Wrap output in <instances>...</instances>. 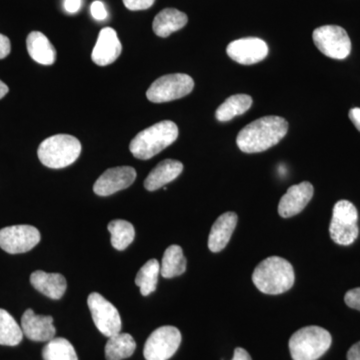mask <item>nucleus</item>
<instances>
[{
	"label": "nucleus",
	"mask_w": 360,
	"mask_h": 360,
	"mask_svg": "<svg viewBox=\"0 0 360 360\" xmlns=\"http://www.w3.org/2000/svg\"><path fill=\"white\" fill-rule=\"evenodd\" d=\"M136 179V172L131 167L110 168L99 176L94 186V191L99 196H108L129 188Z\"/></svg>",
	"instance_id": "13"
},
{
	"label": "nucleus",
	"mask_w": 360,
	"mask_h": 360,
	"mask_svg": "<svg viewBox=\"0 0 360 360\" xmlns=\"http://www.w3.org/2000/svg\"><path fill=\"white\" fill-rule=\"evenodd\" d=\"M184 170V165L179 160H165L161 161L146 177L144 187L148 191H155L165 187L172 180L177 179Z\"/></svg>",
	"instance_id": "19"
},
{
	"label": "nucleus",
	"mask_w": 360,
	"mask_h": 360,
	"mask_svg": "<svg viewBox=\"0 0 360 360\" xmlns=\"http://www.w3.org/2000/svg\"><path fill=\"white\" fill-rule=\"evenodd\" d=\"M252 98L248 94H236L229 97L215 112V117L220 122H229L236 116L243 115L250 110Z\"/></svg>",
	"instance_id": "24"
},
{
	"label": "nucleus",
	"mask_w": 360,
	"mask_h": 360,
	"mask_svg": "<svg viewBox=\"0 0 360 360\" xmlns=\"http://www.w3.org/2000/svg\"><path fill=\"white\" fill-rule=\"evenodd\" d=\"M21 329L23 335L32 341L49 342L56 338V329L52 316L35 314L30 309L25 310L21 317Z\"/></svg>",
	"instance_id": "15"
},
{
	"label": "nucleus",
	"mask_w": 360,
	"mask_h": 360,
	"mask_svg": "<svg viewBox=\"0 0 360 360\" xmlns=\"http://www.w3.org/2000/svg\"><path fill=\"white\" fill-rule=\"evenodd\" d=\"M90 11H91V15L94 16V20L103 21L108 18L105 6H104L103 2L99 1V0H96L91 4Z\"/></svg>",
	"instance_id": "31"
},
{
	"label": "nucleus",
	"mask_w": 360,
	"mask_h": 360,
	"mask_svg": "<svg viewBox=\"0 0 360 360\" xmlns=\"http://www.w3.org/2000/svg\"><path fill=\"white\" fill-rule=\"evenodd\" d=\"M188 18L186 13L175 8H165L155 16L153 32L160 37H168L172 33L181 30L186 25Z\"/></svg>",
	"instance_id": "21"
},
{
	"label": "nucleus",
	"mask_w": 360,
	"mask_h": 360,
	"mask_svg": "<svg viewBox=\"0 0 360 360\" xmlns=\"http://www.w3.org/2000/svg\"><path fill=\"white\" fill-rule=\"evenodd\" d=\"M186 270V259L179 245L168 246L160 264V274L165 278L181 276Z\"/></svg>",
	"instance_id": "23"
},
{
	"label": "nucleus",
	"mask_w": 360,
	"mask_h": 360,
	"mask_svg": "<svg viewBox=\"0 0 360 360\" xmlns=\"http://www.w3.org/2000/svg\"><path fill=\"white\" fill-rule=\"evenodd\" d=\"M232 360H252L250 354L243 348L238 347L234 350V356Z\"/></svg>",
	"instance_id": "36"
},
{
	"label": "nucleus",
	"mask_w": 360,
	"mask_h": 360,
	"mask_svg": "<svg viewBox=\"0 0 360 360\" xmlns=\"http://www.w3.org/2000/svg\"><path fill=\"white\" fill-rule=\"evenodd\" d=\"M179 137V127L174 122L163 120L135 135L129 144L134 158L148 160L172 146Z\"/></svg>",
	"instance_id": "3"
},
{
	"label": "nucleus",
	"mask_w": 360,
	"mask_h": 360,
	"mask_svg": "<svg viewBox=\"0 0 360 360\" xmlns=\"http://www.w3.org/2000/svg\"><path fill=\"white\" fill-rule=\"evenodd\" d=\"M160 274V264L156 259H150L143 264L135 277V284L141 288V293L148 296L155 292Z\"/></svg>",
	"instance_id": "27"
},
{
	"label": "nucleus",
	"mask_w": 360,
	"mask_h": 360,
	"mask_svg": "<svg viewBox=\"0 0 360 360\" xmlns=\"http://www.w3.org/2000/svg\"><path fill=\"white\" fill-rule=\"evenodd\" d=\"M314 193V186L309 181L290 187L279 201V215L283 219H290L302 212L311 200Z\"/></svg>",
	"instance_id": "14"
},
{
	"label": "nucleus",
	"mask_w": 360,
	"mask_h": 360,
	"mask_svg": "<svg viewBox=\"0 0 360 360\" xmlns=\"http://www.w3.org/2000/svg\"><path fill=\"white\" fill-rule=\"evenodd\" d=\"M347 360H360V341L349 348L347 352Z\"/></svg>",
	"instance_id": "34"
},
{
	"label": "nucleus",
	"mask_w": 360,
	"mask_h": 360,
	"mask_svg": "<svg viewBox=\"0 0 360 360\" xmlns=\"http://www.w3.org/2000/svg\"><path fill=\"white\" fill-rule=\"evenodd\" d=\"M11 40L6 35L0 33V59L7 58L11 53Z\"/></svg>",
	"instance_id": "32"
},
{
	"label": "nucleus",
	"mask_w": 360,
	"mask_h": 360,
	"mask_svg": "<svg viewBox=\"0 0 360 360\" xmlns=\"http://www.w3.org/2000/svg\"><path fill=\"white\" fill-rule=\"evenodd\" d=\"M82 153V143L70 134L52 135L40 143L37 155L46 167L65 168L75 163Z\"/></svg>",
	"instance_id": "4"
},
{
	"label": "nucleus",
	"mask_w": 360,
	"mask_h": 360,
	"mask_svg": "<svg viewBox=\"0 0 360 360\" xmlns=\"http://www.w3.org/2000/svg\"><path fill=\"white\" fill-rule=\"evenodd\" d=\"M292 265L279 257H270L255 267L252 281L258 290L265 295H277L286 292L295 284Z\"/></svg>",
	"instance_id": "2"
},
{
	"label": "nucleus",
	"mask_w": 360,
	"mask_h": 360,
	"mask_svg": "<svg viewBox=\"0 0 360 360\" xmlns=\"http://www.w3.org/2000/svg\"><path fill=\"white\" fill-rule=\"evenodd\" d=\"M23 338L22 329L6 310L0 309V345L16 347Z\"/></svg>",
	"instance_id": "25"
},
{
	"label": "nucleus",
	"mask_w": 360,
	"mask_h": 360,
	"mask_svg": "<svg viewBox=\"0 0 360 360\" xmlns=\"http://www.w3.org/2000/svg\"><path fill=\"white\" fill-rule=\"evenodd\" d=\"M125 7L129 11H146L155 4V0H122Z\"/></svg>",
	"instance_id": "29"
},
{
	"label": "nucleus",
	"mask_w": 360,
	"mask_h": 360,
	"mask_svg": "<svg viewBox=\"0 0 360 360\" xmlns=\"http://www.w3.org/2000/svg\"><path fill=\"white\" fill-rule=\"evenodd\" d=\"M30 58L42 65H52L56 60V51L49 39L39 32H32L26 39Z\"/></svg>",
	"instance_id": "20"
},
{
	"label": "nucleus",
	"mask_w": 360,
	"mask_h": 360,
	"mask_svg": "<svg viewBox=\"0 0 360 360\" xmlns=\"http://www.w3.org/2000/svg\"><path fill=\"white\" fill-rule=\"evenodd\" d=\"M90 314L97 329L106 338L117 335L122 330V319L117 309L97 292L90 293L87 298Z\"/></svg>",
	"instance_id": "10"
},
{
	"label": "nucleus",
	"mask_w": 360,
	"mask_h": 360,
	"mask_svg": "<svg viewBox=\"0 0 360 360\" xmlns=\"http://www.w3.org/2000/svg\"><path fill=\"white\" fill-rule=\"evenodd\" d=\"M122 42L117 33L111 27H104L99 32L96 46L92 51V61L99 66L110 65L122 54Z\"/></svg>",
	"instance_id": "16"
},
{
	"label": "nucleus",
	"mask_w": 360,
	"mask_h": 360,
	"mask_svg": "<svg viewBox=\"0 0 360 360\" xmlns=\"http://www.w3.org/2000/svg\"><path fill=\"white\" fill-rule=\"evenodd\" d=\"M349 118L352 122L354 123V127L360 131V108H352L349 111Z\"/></svg>",
	"instance_id": "35"
},
{
	"label": "nucleus",
	"mask_w": 360,
	"mask_h": 360,
	"mask_svg": "<svg viewBox=\"0 0 360 360\" xmlns=\"http://www.w3.org/2000/svg\"><path fill=\"white\" fill-rule=\"evenodd\" d=\"M333 338L326 329L307 326L293 333L288 343L293 360H317L330 347Z\"/></svg>",
	"instance_id": "5"
},
{
	"label": "nucleus",
	"mask_w": 360,
	"mask_h": 360,
	"mask_svg": "<svg viewBox=\"0 0 360 360\" xmlns=\"http://www.w3.org/2000/svg\"><path fill=\"white\" fill-rule=\"evenodd\" d=\"M8 86L0 80V99L4 98L8 94Z\"/></svg>",
	"instance_id": "37"
},
{
	"label": "nucleus",
	"mask_w": 360,
	"mask_h": 360,
	"mask_svg": "<svg viewBox=\"0 0 360 360\" xmlns=\"http://www.w3.org/2000/svg\"><path fill=\"white\" fill-rule=\"evenodd\" d=\"M42 357L44 360H78L73 345L63 338L49 340L42 349Z\"/></svg>",
	"instance_id": "28"
},
{
	"label": "nucleus",
	"mask_w": 360,
	"mask_h": 360,
	"mask_svg": "<svg viewBox=\"0 0 360 360\" xmlns=\"http://www.w3.org/2000/svg\"><path fill=\"white\" fill-rule=\"evenodd\" d=\"M345 302L350 309L359 310L360 311V288L347 291L345 296Z\"/></svg>",
	"instance_id": "30"
},
{
	"label": "nucleus",
	"mask_w": 360,
	"mask_h": 360,
	"mask_svg": "<svg viewBox=\"0 0 360 360\" xmlns=\"http://www.w3.org/2000/svg\"><path fill=\"white\" fill-rule=\"evenodd\" d=\"M359 212L348 200H340L333 207V219L329 226L330 238L340 245H350L359 238Z\"/></svg>",
	"instance_id": "6"
},
{
	"label": "nucleus",
	"mask_w": 360,
	"mask_h": 360,
	"mask_svg": "<svg viewBox=\"0 0 360 360\" xmlns=\"http://www.w3.org/2000/svg\"><path fill=\"white\" fill-rule=\"evenodd\" d=\"M108 231L110 232L111 245L117 250H124L135 238L134 225L127 220L115 219L108 224Z\"/></svg>",
	"instance_id": "26"
},
{
	"label": "nucleus",
	"mask_w": 360,
	"mask_h": 360,
	"mask_svg": "<svg viewBox=\"0 0 360 360\" xmlns=\"http://www.w3.org/2000/svg\"><path fill=\"white\" fill-rule=\"evenodd\" d=\"M288 131V122L279 116H265L239 131L236 144L245 153H258L276 146Z\"/></svg>",
	"instance_id": "1"
},
{
	"label": "nucleus",
	"mask_w": 360,
	"mask_h": 360,
	"mask_svg": "<svg viewBox=\"0 0 360 360\" xmlns=\"http://www.w3.org/2000/svg\"><path fill=\"white\" fill-rule=\"evenodd\" d=\"M181 343V333L174 326L155 329L146 340L143 354L146 360H168L174 356Z\"/></svg>",
	"instance_id": "9"
},
{
	"label": "nucleus",
	"mask_w": 360,
	"mask_h": 360,
	"mask_svg": "<svg viewBox=\"0 0 360 360\" xmlns=\"http://www.w3.org/2000/svg\"><path fill=\"white\" fill-rule=\"evenodd\" d=\"M40 232L32 225H13L0 229V248L11 255L32 250L40 241Z\"/></svg>",
	"instance_id": "11"
},
{
	"label": "nucleus",
	"mask_w": 360,
	"mask_h": 360,
	"mask_svg": "<svg viewBox=\"0 0 360 360\" xmlns=\"http://www.w3.org/2000/svg\"><path fill=\"white\" fill-rule=\"evenodd\" d=\"M30 283L35 290L51 300H60L65 295L68 283L60 274H47L37 270L30 276Z\"/></svg>",
	"instance_id": "18"
},
{
	"label": "nucleus",
	"mask_w": 360,
	"mask_h": 360,
	"mask_svg": "<svg viewBox=\"0 0 360 360\" xmlns=\"http://www.w3.org/2000/svg\"><path fill=\"white\" fill-rule=\"evenodd\" d=\"M314 44L324 56L333 59H345L352 51V41L347 32L338 25H324L312 34Z\"/></svg>",
	"instance_id": "8"
},
{
	"label": "nucleus",
	"mask_w": 360,
	"mask_h": 360,
	"mask_svg": "<svg viewBox=\"0 0 360 360\" xmlns=\"http://www.w3.org/2000/svg\"><path fill=\"white\" fill-rule=\"evenodd\" d=\"M227 54L232 60L243 65L260 63L269 54V46L264 40L257 37H245L234 40L226 49Z\"/></svg>",
	"instance_id": "12"
},
{
	"label": "nucleus",
	"mask_w": 360,
	"mask_h": 360,
	"mask_svg": "<svg viewBox=\"0 0 360 360\" xmlns=\"http://www.w3.org/2000/svg\"><path fill=\"white\" fill-rule=\"evenodd\" d=\"M238 217L236 212H226L215 220L208 236V248L212 252L224 250L231 240Z\"/></svg>",
	"instance_id": "17"
},
{
	"label": "nucleus",
	"mask_w": 360,
	"mask_h": 360,
	"mask_svg": "<svg viewBox=\"0 0 360 360\" xmlns=\"http://www.w3.org/2000/svg\"><path fill=\"white\" fill-rule=\"evenodd\" d=\"M82 8V0H65V9L68 13H77Z\"/></svg>",
	"instance_id": "33"
},
{
	"label": "nucleus",
	"mask_w": 360,
	"mask_h": 360,
	"mask_svg": "<svg viewBox=\"0 0 360 360\" xmlns=\"http://www.w3.org/2000/svg\"><path fill=\"white\" fill-rule=\"evenodd\" d=\"M193 87V79L189 75L174 73L158 78L149 87L146 96L153 103H168L188 96Z\"/></svg>",
	"instance_id": "7"
},
{
	"label": "nucleus",
	"mask_w": 360,
	"mask_h": 360,
	"mask_svg": "<svg viewBox=\"0 0 360 360\" xmlns=\"http://www.w3.org/2000/svg\"><path fill=\"white\" fill-rule=\"evenodd\" d=\"M136 343L129 333H117L108 338L104 352L106 360H122L129 359L134 354Z\"/></svg>",
	"instance_id": "22"
}]
</instances>
